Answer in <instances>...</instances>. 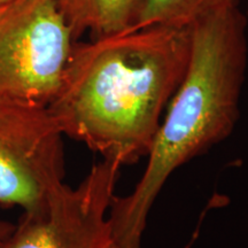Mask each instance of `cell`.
Instances as JSON below:
<instances>
[{"instance_id":"52a82bcc","label":"cell","mask_w":248,"mask_h":248,"mask_svg":"<svg viewBox=\"0 0 248 248\" xmlns=\"http://www.w3.org/2000/svg\"><path fill=\"white\" fill-rule=\"evenodd\" d=\"M235 4L238 0H136L128 31L157 26L191 28L217 9Z\"/></svg>"},{"instance_id":"5b68a950","label":"cell","mask_w":248,"mask_h":248,"mask_svg":"<svg viewBox=\"0 0 248 248\" xmlns=\"http://www.w3.org/2000/svg\"><path fill=\"white\" fill-rule=\"evenodd\" d=\"M121 167L109 160L93 164L76 187L62 184L43 209L23 213L0 248H104Z\"/></svg>"},{"instance_id":"6da1fadb","label":"cell","mask_w":248,"mask_h":248,"mask_svg":"<svg viewBox=\"0 0 248 248\" xmlns=\"http://www.w3.org/2000/svg\"><path fill=\"white\" fill-rule=\"evenodd\" d=\"M191 28L76 43L47 109L63 133L120 167L147 156L187 69Z\"/></svg>"},{"instance_id":"8992f818","label":"cell","mask_w":248,"mask_h":248,"mask_svg":"<svg viewBox=\"0 0 248 248\" xmlns=\"http://www.w3.org/2000/svg\"><path fill=\"white\" fill-rule=\"evenodd\" d=\"M74 39L89 32L92 39L126 32L136 0H57Z\"/></svg>"},{"instance_id":"9c48e42d","label":"cell","mask_w":248,"mask_h":248,"mask_svg":"<svg viewBox=\"0 0 248 248\" xmlns=\"http://www.w3.org/2000/svg\"><path fill=\"white\" fill-rule=\"evenodd\" d=\"M104 248H121L120 246H119V245H117V244H115V243H114V241L113 240H109V241H108V243H107V245H106V246H105Z\"/></svg>"},{"instance_id":"3957f363","label":"cell","mask_w":248,"mask_h":248,"mask_svg":"<svg viewBox=\"0 0 248 248\" xmlns=\"http://www.w3.org/2000/svg\"><path fill=\"white\" fill-rule=\"evenodd\" d=\"M75 42L57 0L0 4V98L47 107Z\"/></svg>"},{"instance_id":"8fae6325","label":"cell","mask_w":248,"mask_h":248,"mask_svg":"<svg viewBox=\"0 0 248 248\" xmlns=\"http://www.w3.org/2000/svg\"><path fill=\"white\" fill-rule=\"evenodd\" d=\"M247 15H248V7H247Z\"/></svg>"},{"instance_id":"ba28073f","label":"cell","mask_w":248,"mask_h":248,"mask_svg":"<svg viewBox=\"0 0 248 248\" xmlns=\"http://www.w3.org/2000/svg\"><path fill=\"white\" fill-rule=\"evenodd\" d=\"M13 229L14 224H12V223L7 221H4V219H0V241L4 239L6 235L13 230Z\"/></svg>"},{"instance_id":"277c9868","label":"cell","mask_w":248,"mask_h":248,"mask_svg":"<svg viewBox=\"0 0 248 248\" xmlns=\"http://www.w3.org/2000/svg\"><path fill=\"white\" fill-rule=\"evenodd\" d=\"M62 139L47 107L0 98V204L44 208L64 183Z\"/></svg>"},{"instance_id":"30bf717a","label":"cell","mask_w":248,"mask_h":248,"mask_svg":"<svg viewBox=\"0 0 248 248\" xmlns=\"http://www.w3.org/2000/svg\"><path fill=\"white\" fill-rule=\"evenodd\" d=\"M8 1H13V0H0V4H5V2Z\"/></svg>"},{"instance_id":"7a4b0ae2","label":"cell","mask_w":248,"mask_h":248,"mask_svg":"<svg viewBox=\"0 0 248 248\" xmlns=\"http://www.w3.org/2000/svg\"><path fill=\"white\" fill-rule=\"evenodd\" d=\"M246 28L238 4L191 27L187 69L167 107L146 168L128 195L111 200L110 237L121 248H141L148 214L170 176L234 130L247 67Z\"/></svg>"}]
</instances>
